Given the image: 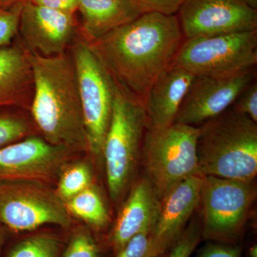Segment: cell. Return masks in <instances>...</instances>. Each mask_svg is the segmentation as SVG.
<instances>
[{"label":"cell","mask_w":257,"mask_h":257,"mask_svg":"<svg viewBox=\"0 0 257 257\" xmlns=\"http://www.w3.org/2000/svg\"><path fill=\"white\" fill-rule=\"evenodd\" d=\"M184 40L177 15L148 12L89 44L116 84L144 102Z\"/></svg>","instance_id":"obj_1"},{"label":"cell","mask_w":257,"mask_h":257,"mask_svg":"<svg viewBox=\"0 0 257 257\" xmlns=\"http://www.w3.org/2000/svg\"><path fill=\"white\" fill-rule=\"evenodd\" d=\"M33 92L30 110L42 138L73 153H89L77 71L66 53L29 56Z\"/></svg>","instance_id":"obj_2"},{"label":"cell","mask_w":257,"mask_h":257,"mask_svg":"<svg viewBox=\"0 0 257 257\" xmlns=\"http://www.w3.org/2000/svg\"><path fill=\"white\" fill-rule=\"evenodd\" d=\"M199 128L201 175L253 182L257 173L256 122L232 106Z\"/></svg>","instance_id":"obj_3"},{"label":"cell","mask_w":257,"mask_h":257,"mask_svg":"<svg viewBox=\"0 0 257 257\" xmlns=\"http://www.w3.org/2000/svg\"><path fill=\"white\" fill-rule=\"evenodd\" d=\"M148 119L143 101L116 84L110 124L103 147L109 196L119 202L133 185Z\"/></svg>","instance_id":"obj_4"},{"label":"cell","mask_w":257,"mask_h":257,"mask_svg":"<svg viewBox=\"0 0 257 257\" xmlns=\"http://www.w3.org/2000/svg\"><path fill=\"white\" fill-rule=\"evenodd\" d=\"M199 126L175 123L168 127H147L142 148L145 177L160 200L191 176L201 175L197 145Z\"/></svg>","instance_id":"obj_5"},{"label":"cell","mask_w":257,"mask_h":257,"mask_svg":"<svg viewBox=\"0 0 257 257\" xmlns=\"http://www.w3.org/2000/svg\"><path fill=\"white\" fill-rule=\"evenodd\" d=\"M72 57L77 71L89 154L103 163V147L112 115L116 83L84 39L74 42Z\"/></svg>","instance_id":"obj_6"},{"label":"cell","mask_w":257,"mask_h":257,"mask_svg":"<svg viewBox=\"0 0 257 257\" xmlns=\"http://www.w3.org/2000/svg\"><path fill=\"white\" fill-rule=\"evenodd\" d=\"M73 223L65 203L48 184L0 182V224L9 234L30 232L50 224L70 231Z\"/></svg>","instance_id":"obj_7"},{"label":"cell","mask_w":257,"mask_h":257,"mask_svg":"<svg viewBox=\"0 0 257 257\" xmlns=\"http://www.w3.org/2000/svg\"><path fill=\"white\" fill-rule=\"evenodd\" d=\"M255 197L252 182L204 176L199 203L202 240L238 244Z\"/></svg>","instance_id":"obj_8"},{"label":"cell","mask_w":257,"mask_h":257,"mask_svg":"<svg viewBox=\"0 0 257 257\" xmlns=\"http://www.w3.org/2000/svg\"><path fill=\"white\" fill-rule=\"evenodd\" d=\"M257 30L185 39L173 65L194 76L226 77L254 68Z\"/></svg>","instance_id":"obj_9"},{"label":"cell","mask_w":257,"mask_h":257,"mask_svg":"<svg viewBox=\"0 0 257 257\" xmlns=\"http://www.w3.org/2000/svg\"><path fill=\"white\" fill-rule=\"evenodd\" d=\"M74 155L31 135L0 148V182L35 181L50 185L57 182Z\"/></svg>","instance_id":"obj_10"},{"label":"cell","mask_w":257,"mask_h":257,"mask_svg":"<svg viewBox=\"0 0 257 257\" xmlns=\"http://www.w3.org/2000/svg\"><path fill=\"white\" fill-rule=\"evenodd\" d=\"M177 16L185 39L257 30V10L241 0H184Z\"/></svg>","instance_id":"obj_11"},{"label":"cell","mask_w":257,"mask_h":257,"mask_svg":"<svg viewBox=\"0 0 257 257\" xmlns=\"http://www.w3.org/2000/svg\"><path fill=\"white\" fill-rule=\"evenodd\" d=\"M254 68L226 77L195 76L175 123L199 126L224 112L253 82Z\"/></svg>","instance_id":"obj_12"},{"label":"cell","mask_w":257,"mask_h":257,"mask_svg":"<svg viewBox=\"0 0 257 257\" xmlns=\"http://www.w3.org/2000/svg\"><path fill=\"white\" fill-rule=\"evenodd\" d=\"M74 15L24 2L18 32L30 53L54 57L65 53L77 34Z\"/></svg>","instance_id":"obj_13"},{"label":"cell","mask_w":257,"mask_h":257,"mask_svg":"<svg viewBox=\"0 0 257 257\" xmlns=\"http://www.w3.org/2000/svg\"><path fill=\"white\" fill-rule=\"evenodd\" d=\"M204 177L191 176L160 201V213L151 235L154 245L161 252L170 253L199 207Z\"/></svg>","instance_id":"obj_14"},{"label":"cell","mask_w":257,"mask_h":257,"mask_svg":"<svg viewBox=\"0 0 257 257\" xmlns=\"http://www.w3.org/2000/svg\"><path fill=\"white\" fill-rule=\"evenodd\" d=\"M160 204L145 177L132 186L112 229L104 240L113 257L135 235L152 228L158 217Z\"/></svg>","instance_id":"obj_15"},{"label":"cell","mask_w":257,"mask_h":257,"mask_svg":"<svg viewBox=\"0 0 257 257\" xmlns=\"http://www.w3.org/2000/svg\"><path fill=\"white\" fill-rule=\"evenodd\" d=\"M194 77L188 71L172 64L157 79L143 102L148 127L163 128L175 124Z\"/></svg>","instance_id":"obj_16"},{"label":"cell","mask_w":257,"mask_h":257,"mask_svg":"<svg viewBox=\"0 0 257 257\" xmlns=\"http://www.w3.org/2000/svg\"><path fill=\"white\" fill-rule=\"evenodd\" d=\"M82 38L92 43L150 10L136 0H79Z\"/></svg>","instance_id":"obj_17"},{"label":"cell","mask_w":257,"mask_h":257,"mask_svg":"<svg viewBox=\"0 0 257 257\" xmlns=\"http://www.w3.org/2000/svg\"><path fill=\"white\" fill-rule=\"evenodd\" d=\"M29 56L24 45L0 47V107L30 106L33 81Z\"/></svg>","instance_id":"obj_18"},{"label":"cell","mask_w":257,"mask_h":257,"mask_svg":"<svg viewBox=\"0 0 257 257\" xmlns=\"http://www.w3.org/2000/svg\"><path fill=\"white\" fill-rule=\"evenodd\" d=\"M24 234L5 244L1 257H60L69 235L42 229Z\"/></svg>","instance_id":"obj_19"},{"label":"cell","mask_w":257,"mask_h":257,"mask_svg":"<svg viewBox=\"0 0 257 257\" xmlns=\"http://www.w3.org/2000/svg\"><path fill=\"white\" fill-rule=\"evenodd\" d=\"M65 206L70 216L83 221L94 235L104 231L109 224L107 207L94 184L66 202Z\"/></svg>","instance_id":"obj_20"},{"label":"cell","mask_w":257,"mask_h":257,"mask_svg":"<svg viewBox=\"0 0 257 257\" xmlns=\"http://www.w3.org/2000/svg\"><path fill=\"white\" fill-rule=\"evenodd\" d=\"M92 167L87 162H69L65 166L57 179V195L64 203L93 184Z\"/></svg>","instance_id":"obj_21"},{"label":"cell","mask_w":257,"mask_h":257,"mask_svg":"<svg viewBox=\"0 0 257 257\" xmlns=\"http://www.w3.org/2000/svg\"><path fill=\"white\" fill-rule=\"evenodd\" d=\"M104 248L108 249L87 226L79 225L69 231L60 257H101Z\"/></svg>","instance_id":"obj_22"},{"label":"cell","mask_w":257,"mask_h":257,"mask_svg":"<svg viewBox=\"0 0 257 257\" xmlns=\"http://www.w3.org/2000/svg\"><path fill=\"white\" fill-rule=\"evenodd\" d=\"M31 135H33L31 126L23 117L16 115L0 114V148Z\"/></svg>","instance_id":"obj_23"},{"label":"cell","mask_w":257,"mask_h":257,"mask_svg":"<svg viewBox=\"0 0 257 257\" xmlns=\"http://www.w3.org/2000/svg\"><path fill=\"white\" fill-rule=\"evenodd\" d=\"M151 229L133 236L114 257H167L169 253L161 252L154 245Z\"/></svg>","instance_id":"obj_24"},{"label":"cell","mask_w":257,"mask_h":257,"mask_svg":"<svg viewBox=\"0 0 257 257\" xmlns=\"http://www.w3.org/2000/svg\"><path fill=\"white\" fill-rule=\"evenodd\" d=\"M202 241L201 219L195 217L187 225L167 257H189Z\"/></svg>","instance_id":"obj_25"},{"label":"cell","mask_w":257,"mask_h":257,"mask_svg":"<svg viewBox=\"0 0 257 257\" xmlns=\"http://www.w3.org/2000/svg\"><path fill=\"white\" fill-rule=\"evenodd\" d=\"M22 4L14 10L0 9V47L13 44V40L18 34Z\"/></svg>","instance_id":"obj_26"},{"label":"cell","mask_w":257,"mask_h":257,"mask_svg":"<svg viewBox=\"0 0 257 257\" xmlns=\"http://www.w3.org/2000/svg\"><path fill=\"white\" fill-rule=\"evenodd\" d=\"M232 106L254 122H257L256 82L250 83L238 96Z\"/></svg>","instance_id":"obj_27"},{"label":"cell","mask_w":257,"mask_h":257,"mask_svg":"<svg viewBox=\"0 0 257 257\" xmlns=\"http://www.w3.org/2000/svg\"><path fill=\"white\" fill-rule=\"evenodd\" d=\"M197 257H243L239 244L208 241L198 250Z\"/></svg>","instance_id":"obj_28"},{"label":"cell","mask_w":257,"mask_h":257,"mask_svg":"<svg viewBox=\"0 0 257 257\" xmlns=\"http://www.w3.org/2000/svg\"><path fill=\"white\" fill-rule=\"evenodd\" d=\"M150 12L165 15H177L184 0H136Z\"/></svg>","instance_id":"obj_29"},{"label":"cell","mask_w":257,"mask_h":257,"mask_svg":"<svg viewBox=\"0 0 257 257\" xmlns=\"http://www.w3.org/2000/svg\"><path fill=\"white\" fill-rule=\"evenodd\" d=\"M33 4L74 14L78 10L79 0H26Z\"/></svg>","instance_id":"obj_30"},{"label":"cell","mask_w":257,"mask_h":257,"mask_svg":"<svg viewBox=\"0 0 257 257\" xmlns=\"http://www.w3.org/2000/svg\"><path fill=\"white\" fill-rule=\"evenodd\" d=\"M8 234L9 233L0 224V257L2 256L3 249H4L5 244H6Z\"/></svg>","instance_id":"obj_31"},{"label":"cell","mask_w":257,"mask_h":257,"mask_svg":"<svg viewBox=\"0 0 257 257\" xmlns=\"http://www.w3.org/2000/svg\"><path fill=\"white\" fill-rule=\"evenodd\" d=\"M26 0H0V9H8L13 5L22 4Z\"/></svg>","instance_id":"obj_32"},{"label":"cell","mask_w":257,"mask_h":257,"mask_svg":"<svg viewBox=\"0 0 257 257\" xmlns=\"http://www.w3.org/2000/svg\"><path fill=\"white\" fill-rule=\"evenodd\" d=\"M248 257H257V246L252 245L248 249Z\"/></svg>","instance_id":"obj_33"},{"label":"cell","mask_w":257,"mask_h":257,"mask_svg":"<svg viewBox=\"0 0 257 257\" xmlns=\"http://www.w3.org/2000/svg\"><path fill=\"white\" fill-rule=\"evenodd\" d=\"M241 1L253 9L257 10V0H241Z\"/></svg>","instance_id":"obj_34"}]
</instances>
